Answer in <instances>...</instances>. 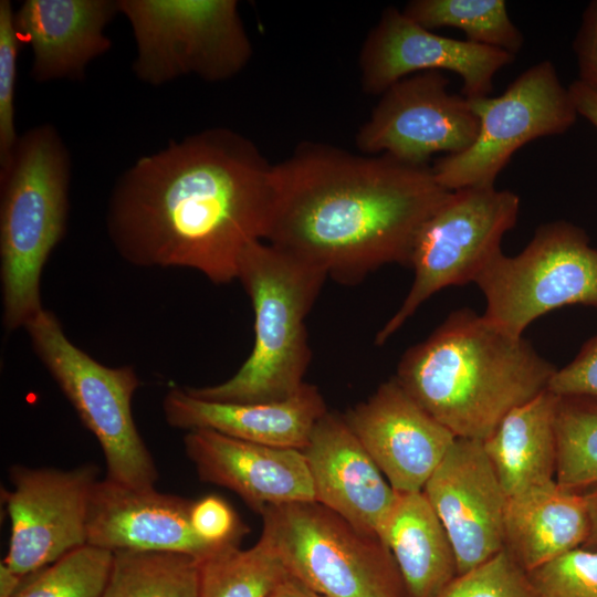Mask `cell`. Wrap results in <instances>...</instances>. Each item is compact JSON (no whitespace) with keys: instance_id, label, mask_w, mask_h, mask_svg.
Instances as JSON below:
<instances>
[{"instance_id":"obj_16","label":"cell","mask_w":597,"mask_h":597,"mask_svg":"<svg viewBox=\"0 0 597 597\" xmlns=\"http://www.w3.org/2000/svg\"><path fill=\"white\" fill-rule=\"evenodd\" d=\"M343 416L398 494L422 491L457 439L395 377Z\"/></svg>"},{"instance_id":"obj_14","label":"cell","mask_w":597,"mask_h":597,"mask_svg":"<svg viewBox=\"0 0 597 597\" xmlns=\"http://www.w3.org/2000/svg\"><path fill=\"white\" fill-rule=\"evenodd\" d=\"M515 59L503 50L439 35L388 7L369 31L359 54L363 90L381 95L409 75L449 71L462 78L468 100L489 96L496 73Z\"/></svg>"},{"instance_id":"obj_39","label":"cell","mask_w":597,"mask_h":597,"mask_svg":"<svg viewBox=\"0 0 597 597\" xmlns=\"http://www.w3.org/2000/svg\"><path fill=\"white\" fill-rule=\"evenodd\" d=\"M23 578L2 562L0 565V597H14Z\"/></svg>"},{"instance_id":"obj_35","label":"cell","mask_w":597,"mask_h":597,"mask_svg":"<svg viewBox=\"0 0 597 597\" xmlns=\"http://www.w3.org/2000/svg\"><path fill=\"white\" fill-rule=\"evenodd\" d=\"M573 49L578 63L579 81L597 91V0L586 7Z\"/></svg>"},{"instance_id":"obj_31","label":"cell","mask_w":597,"mask_h":597,"mask_svg":"<svg viewBox=\"0 0 597 597\" xmlns=\"http://www.w3.org/2000/svg\"><path fill=\"white\" fill-rule=\"evenodd\" d=\"M527 574L541 597H597V549L577 547Z\"/></svg>"},{"instance_id":"obj_34","label":"cell","mask_w":597,"mask_h":597,"mask_svg":"<svg viewBox=\"0 0 597 597\" xmlns=\"http://www.w3.org/2000/svg\"><path fill=\"white\" fill-rule=\"evenodd\" d=\"M547 390L558 397H576L597 405V335L587 341L576 357L556 369Z\"/></svg>"},{"instance_id":"obj_8","label":"cell","mask_w":597,"mask_h":597,"mask_svg":"<svg viewBox=\"0 0 597 597\" xmlns=\"http://www.w3.org/2000/svg\"><path fill=\"white\" fill-rule=\"evenodd\" d=\"M130 24L134 75L160 86L186 75L223 82L252 56L235 0H117Z\"/></svg>"},{"instance_id":"obj_3","label":"cell","mask_w":597,"mask_h":597,"mask_svg":"<svg viewBox=\"0 0 597 597\" xmlns=\"http://www.w3.org/2000/svg\"><path fill=\"white\" fill-rule=\"evenodd\" d=\"M556 369L523 336L465 307L409 348L395 378L457 438L483 442L511 410L546 390Z\"/></svg>"},{"instance_id":"obj_7","label":"cell","mask_w":597,"mask_h":597,"mask_svg":"<svg viewBox=\"0 0 597 597\" xmlns=\"http://www.w3.org/2000/svg\"><path fill=\"white\" fill-rule=\"evenodd\" d=\"M260 515L286 572L323 597H406L388 547L325 505L290 502Z\"/></svg>"},{"instance_id":"obj_15","label":"cell","mask_w":597,"mask_h":597,"mask_svg":"<svg viewBox=\"0 0 597 597\" xmlns=\"http://www.w3.org/2000/svg\"><path fill=\"white\" fill-rule=\"evenodd\" d=\"M422 491L453 546L458 576L504 549L507 496L482 441L457 438Z\"/></svg>"},{"instance_id":"obj_4","label":"cell","mask_w":597,"mask_h":597,"mask_svg":"<svg viewBox=\"0 0 597 597\" xmlns=\"http://www.w3.org/2000/svg\"><path fill=\"white\" fill-rule=\"evenodd\" d=\"M72 161L60 132L45 123L25 130L0 171V281L7 332L41 310V277L66 233Z\"/></svg>"},{"instance_id":"obj_12","label":"cell","mask_w":597,"mask_h":597,"mask_svg":"<svg viewBox=\"0 0 597 597\" xmlns=\"http://www.w3.org/2000/svg\"><path fill=\"white\" fill-rule=\"evenodd\" d=\"M448 85L441 71L416 73L394 83L358 129V149L412 165H428L436 153L467 150L476 138L479 119L468 98L450 93Z\"/></svg>"},{"instance_id":"obj_1","label":"cell","mask_w":597,"mask_h":597,"mask_svg":"<svg viewBox=\"0 0 597 597\" xmlns=\"http://www.w3.org/2000/svg\"><path fill=\"white\" fill-rule=\"evenodd\" d=\"M274 165L251 139L206 128L138 158L108 199V238L128 264L186 268L214 284L238 277L247 248L265 241Z\"/></svg>"},{"instance_id":"obj_18","label":"cell","mask_w":597,"mask_h":597,"mask_svg":"<svg viewBox=\"0 0 597 597\" xmlns=\"http://www.w3.org/2000/svg\"><path fill=\"white\" fill-rule=\"evenodd\" d=\"M302 452L315 501L380 540L397 493L344 416L327 411L321 417Z\"/></svg>"},{"instance_id":"obj_13","label":"cell","mask_w":597,"mask_h":597,"mask_svg":"<svg viewBox=\"0 0 597 597\" xmlns=\"http://www.w3.org/2000/svg\"><path fill=\"white\" fill-rule=\"evenodd\" d=\"M98 469L10 468L4 491L10 540L3 563L25 577L87 544L88 505Z\"/></svg>"},{"instance_id":"obj_5","label":"cell","mask_w":597,"mask_h":597,"mask_svg":"<svg viewBox=\"0 0 597 597\" xmlns=\"http://www.w3.org/2000/svg\"><path fill=\"white\" fill-rule=\"evenodd\" d=\"M327 274L274 245L258 241L244 251L238 277L254 312L253 348L223 383L185 387L220 402H273L300 390L311 360L305 320Z\"/></svg>"},{"instance_id":"obj_23","label":"cell","mask_w":597,"mask_h":597,"mask_svg":"<svg viewBox=\"0 0 597 597\" xmlns=\"http://www.w3.org/2000/svg\"><path fill=\"white\" fill-rule=\"evenodd\" d=\"M406 597H439L458 577L450 538L423 491L398 494L383 531Z\"/></svg>"},{"instance_id":"obj_38","label":"cell","mask_w":597,"mask_h":597,"mask_svg":"<svg viewBox=\"0 0 597 597\" xmlns=\"http://www.w3.org/2000/svg\"><path fill=\"white\" fill-rule=\"evenodd\" d=\"M583 493L589 516V535L584 547L597 549V486Z\"/></svg>"},{"instance_id":"obj_29","label":"cell","mask_w":597,"mask_h":597,"mask_svg":"<svg viewBox=\"0 0 597 597\" xmlns=\"http://www.w3.org/2000/svg\"><path fill=\"white\" fill-rule=\"evenodd\" d=\"M113 558V552L86 544L25 576L14 597H101Z\"/></svg>"},{"instance_id":"obj_19","label":"cell","mask_w":597,"mask_h":597,"mask_svg":"<svg viewBox=\"0 0 597 597\" xmlns=\"http://www.w3.org/2000/svg\"><path fill=\"white\" fill-rule=\"evenodd\" d=\"M184 446L200 480L231 490L255 513L315 501L302 450L249 442L210 429L189 430Z\"/></svg>"},{"instance_id":"obj_20","label":"cell","mask_w":597,"mask_h":597,"mask_svg":"<svg viewBox=\"0 0 597 597\" xmlns=\"http://www.w3.org/2000/svg\"><path fill=\"white\" fill-rule=\"evenodd\" d=\"M117 13V0L23 1L14 23L32 51L31 80L83 81L90 63L112 49L105 29Z\"/></svg>"},{"instance_id":"obj_11","label":"cell","mask_w":597,"mask_h":597,"mask_svg":"<svg viewBox=\"0 0 597 597\" xmlns=\"http://www.w3.org/2000/svg\"><path fill=\"white\" fill-rule=\"evenodd\" d=\"M468 101L479 119L474 143L431 167L438 184L449 191L494 186L516 150L534 139L565 133L578 116L549 60L526 69L501 95Z\"/></svg>"},{"instance_id":"obj_21","label":"cell","mask_w":597,"mask_h":597,"mask_svg":"<svg viewBox=\"0 0 597 597\" xmlns=\"http://www.w3.org/2000/svg\"><path fill=\"white\" fill-rule=\"evenodd\" d=\"M314 385L304 383L293 396L273 402H220L171 387L163 399L166 422L184 430L210 429L240 440L302 450L316 422L327 412Z\"/></svg>"},{"instance_id":"obj_25","label":"cell","mask_w":597,"mask_h":597,"mask_svg":"<svg viewBox=\"0 0 597 597\" xmlns=\"http://www.w3.org/2000/svg\"><path fill=\"white\" fill-rule=\"evenodd\" d=\"M101 597H200L199 561L168 552H113Z\"/></svg>"},{"instance_id":"obj_33","label":"cell","mask_w":597,"mask_h":597,"mask_svg":"<svg viewBox=\"0 0 597 597\" xmlns=\"http://www.w3.org/2000/svg\"><path fill=\"white\" fill-rule=\"evenodd\" d=\"M190 523L200 538L217 547L239 546L250 531L232 506L218 495L192 501Z\"/></svg>"},{"instance_id":"obj_36","label":"cell","mask_w":597,"mask_h":597,"mask_svg":"<svg viewBox=\"0 0 597 597\" xmlns=\"http://www.w3.org/2000/svg\"><path fill=\"white\" fill-rule=\"evenodd\" d=\"M568 91L577 114L584 116L597 128V91L579 80L573 82Z\"/></svg>"},{"instance_id":"obj_9","label":"cell","mask_w":597,"mask_h":597,"mask_svg":"<svg viewBox=\"0 0 597 597\" xmlns=\"http://www.w3.org/2000/svg\"><path fill=\"white\" fill-rule=\"evenodd\" d=\"M521 200L495 186L451 191L427 219L415 240L409 265L413 282L398 311L376 335L384 344L437 292L474 282L501 251L517 220Z\"/></svg>"},{"instance_id":"obj_6","label":"cell","mask_w":597,"mask_h":597,"mask_svg":"<svg viewBox=\"0 0 597 597\" xmlns=\"http://www.w3.org/2000/svg\"><path fill=\"white\" fill-rule=\"evenodd\" d=\"M24 329L39 360L98 441L106 478L130 488L155 486L158 471L132 412L140 386L134 367L98 363L70 341L57 316L46 308Z\"/></svg>"},{"instance_id":"obj_27","label":"cell","mask_w":597,"mask_h":597,"mask_svg":"<svg viewBox=\"0 0 597 597\" xmlns=\"http://www.w3.org/2000/svg\"><path fill=\"white\" fill-rule=\"evenodd\" d=\"M289 575L264 536L248 549L226 547L199 561L200 597H269Z\"/></svg>"},{"instance_id":"obj_22","label":"cell","mask_w":597,"mask_h":597,"mask_svg":"<svg viewBox=\"0 0 597 597\" xmlns=\"http://www.w3.org/2000/svg\"><path fill=\"white\" fill-rule=\"evenodd\" d=\"M588 535L583 492L553 480L507 498L504 549L526 572L584 546Z\"/></svg>"},{"instance_id":"obj_28","label":"cell","mask_w":597,"mask_h":597,"mask_svg":"<svg viewBox=\"0 0 597 597\" xmlns=\"http://www.w3.org/2000/svg\"><path fill=\"white\" fill-rule=\"evenodd\" d=\"M557 464L555 480L584 492L597 486V405L561 397L556 417Z\"/></svg>"},{"instance_id":"obj_32","label":"cell","mask_w":597,"mask_h":597,"mask_svg":"<svg viewBox=\"0 0 597 597\" xmlns=\"http://www.w3.org/2000/svg\"><path fill=\"white\" fill-rule=\"evenodd\" d=\"M22 43L14 23V9L9 0L0 1V171L15 149V86L18 54Z\"/></svg>"},{"instance_id":"obj_10","label":"cell","mask_w":597,"mask_h":597,"mask_svg":"<svg viewBox=\"0 0 597 597\" xmlns=\"http://www.w3.org/2000/svg\"><path fill=\"white\" fill-rule=\"evenodd\" d=\"M484 316L514 336L537 317L573 304L597 307V250L579 227L540 226L515 256L501 252L479 274Z\"/></svg>"},{"instance_id":"obj_17","label":"cell","mask_w":597,"mask_h":597,"mask_svg":"<svg viewBox=\"0 0 597 597\" xmlns=\"http://www.w3.org/2000/svg\"><path fill=\"white\" fill-rule=\"evenodd\" d=\"M191 503L155 486L138 489L107 478L98 480L88 505L87 544L111 552H168L202 561L226 547L196 534Z\"/></svg>"},{"instance_id":"obj_24","label":"cell","mask_w":597,"mask_h":597,"mask_svg":"<svg viewBox=\"0 0 597 597\" xmlns=\"http://www.w3.org/2000/svg\"><path fill=\"white\" fill-rule=\"evenodd\" d=\"M559 399L544 390L511 410L483 441L507 498L555 480Z\"/></svg>"},{"instance_id":"obj_2","label":"cell","mask_w":597,"mask_h":597,"mask_svg":"<svg viewBox=\"0 0 597 597\" xmlns=\"http://www.w3.org/2000/svg\"><path fill=\"white\" fill-rule=\"evenodd\" d=\"M274 184L265 241L347 284L409 265L419 230L451 192L429 165L308 142L274 165Z\"/></svg>"},{"instance_id":"obj_26","label":"cell","mask_w":597,"mask_h":597,"mask_svg":"<svg viewBox=\"0 0 597 597\" xmlns=\"http://www.w3.org/2000/svg\"><path fill=\"white\" fill-rule=\"evenodd\" d=\"M401 11L426 29L457 28L465 40L512 55L524 44L523 33L511 20L504 0H412Z\"/></svg>"},{"instance_id":"obj_30","label":"cell","mask_w":597,"mask_h":597,"mask_svg":"<svg viewBox=\"0 0 597 597\" xmlns=\"http://www.w3.org/2000/svg\"><path fill=\"white\" fill-rule=\"evenodd\" d=\"M439 597H541L527 572L501 551L474 569L459 575Z\"/></svg>"},{"instance_id":"obj_37","label":"cell","mask_w":597,"mask_h":597,"mask_svg":"<svg viewBox=\"0 0 597 597\" xmlns=\"http://www.w3.org/2000/svg\"><path fill=\"white\" fill-rule=\"evenodd\" d=\"M269 597H323L290 574L274 588Z\"/></svg>"}]
</instances>
